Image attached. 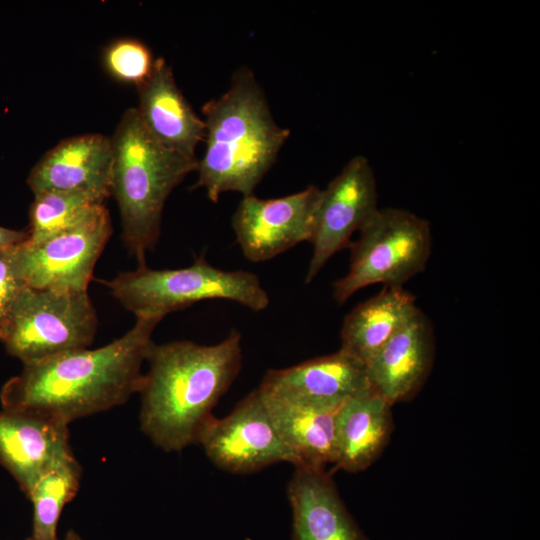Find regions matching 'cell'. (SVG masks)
Wrapping results in <instances>:
<instances>
[{"label":"cell","mask_w":540,"mask_h":540,"mask_svg":"<svg viewBox=\"0 0 540 540\" xmlns=\"http://www.w3.org/2000/svg\"><path fill=\"white\" fill-rule=\"evenodd\" d=\"M112 234L109 211L98 205L72 228L41 243L13 248L18 276L29 287L85 292L95 264Z\"/></svg>","instance_id":"cell-8"},{"label":"cell","mask_w":540,"mask_h":540,"mask_svg":"<svg viewBox=\"0 0 540 540\" xmlns=\"http://www.w3.org/2000/svg\"><path fill=\"white\" fill-rule=\"evenodd\" d=\"M111 142V196L119 207L122 239L138 266H144L146 254L160 237L165 202L196 170L198 158L186 157L156 142L142 125L136 108L125 111Z\"/></svg>","instance_id":"cell-4"},{"label":"cell","mask_w":540,"mask_h":540,"mask_svg":"<svg viewBox=\"0 0 540 540\" xmlns=\"http://www.w3.org/2000/svg\"><path fill=\"white\" fill-rule=\"evenodd\" d=\"M14 247L0 252V324L16 297L27 286L16 273L13 263Z\"/></svg>","instance_id":"cell-24"},{"label":"cell","mask_w":540,"mask_h":540,"mask_svg":"<svg viewBox=\"0 0 540 540\" xmlns=\"http://www.w3.org/2000/svg\"><path fill=\"white\" fill-rule=\"evenodd\" d=\"M97 326L96 310L87 291L26 286L0 324V341L25 365L88 348Z\"/></svg>","instance_id":"cell-7"},{"label":"cell","mask_w":540,"mask_h":540,"mask_svg":"<svg viewBox=\"0 0 540 540\" xmlns=\"http://www.w3.org/2000/svg\"><path fill=\"white\" fill-rule=\"evenodd\" d=\"M258 389L276 430L301 467L325 470L327 464H334L335 420L342 404L287 398Z\"/></svg>","instance_id":"cell-18"},{"label":"cell","mask_w":540,"mask_h":540,"mask_svg":"<svg viewBox=\"0 0 540 540\" xmlns=\"http://www.w3.org/2000/svg\"><path fill=\"white\" fill-rule=\"evenodd\" d=\"M98 205L102 204L80 192L43 191L34 194L26 242L38 244L72 228Z\"/></svg>","instance_id":"cell-22"},{"label":"cell","mask_w":540,"mask_h":540,"mask_svg":"<svg viewBox=\"0 0 540 540\" xmlns=\"http://www.w3.org/2000/svg\"><path fill=\"white\" fill-rule=\"evenodd\" d=\"M140 121L163 147L197 158L195 148L204 140L205 124L178 88L164 58L155 59L150 77L137 88Z\"/></svg>","instance_id":"cell-16"},{"label":"cell","mask_w":540,"mask_h":540,"mask_svg":"<svg viewBox=\"0 0 540 540\" xmlns=\"http://www.w3.org/2000/svg\"><path fill=\"white\" fill-rule=\"evenodd\" d=\"M321 189L308 186L271 199L244 196L232 216L236 242L245 258L264 262L310 241Z\"/></svg>","instance_id":"cell-11"},{"label":"cell","mask_w":540,"mask_h":540,"mask_svg":"<svg viewBox=\"0 0 540 540\" xmlns=\"http://www.w3.org/2000/svg\"><path fill=\"white\" fill-rule=\"evenodd\" d=\"M70 450L68 425L24 412L0 411V465L26 496L44 472Z\"/></svg>","instance_id":"cell-15"},{"label":"cell","mask_w":540,"mask_h":540,"mask_svg":"<svg viewBox=\"0 0 540 540\" xmlns=\"http://www.w3.org/2000/svg\"><path fill=\"white\" fill-rule=\"evenodd\" d=\"M81 474V466L72 450L44 472L27 496L33 505V523L26 540H58L57 526L62 510L76 496Z\"/></svg>","instance_id":"cell-21"},{"label":"cell","mask_w":540,"mask_h":540,"mask_svg":"<svg viewBox=\"0 0 540 540\" xmlns=\"http://www.w3.org/2000/svg\"><path fill=\"white\" fill-rule=\"evenodd\" d=\"M392 405L370 389L345 401L335 420V462L347 472L368 468L392 430Z\"/></svg>","instance_id":"cell-19"},{"label":"cell","mask_w":540,"mask_h":540,"mask_svg":"<svg viewBox=\"0 0 540 540\" xmlns=\"http://www.w3.org/2000/svg\"><path fill=\"white\" fill-rule=\"evenodd\" d=\"M110 293L137 317H160L194 303L222 299L248 309L265 310L270 298L257 275L212 266L202 255L178 269H151L146 265L119 273L104 282Z\"/></svg>","instance_id":"cell-5"},{"label":"cell","mask_w":540,"mask_h":540,"mask_svg":"<svg viewBox=\"0 0 540 540\" xmlns=\"http://www.w3.org/2000/svg\"><path fill=\"white\" fill-rule=\"evenodd\" d=\"M259 388L282 397L332 404H343L372 389L366 364L341 349L291 367L271 369Z\"/></svg>","instance_id":"cell-14"},{"label":"cell","mask_w":540,"mask_h":540,"mask_svg":"<svg viewBox=\"0 0 540 540\" xmlns=\"http://www.w3.org/2000/svg\"><path fill=\"white\" fill-rule=\"evenodd\" d=\"M146 361L139 414L142 432L166 452L196 443L212 410L238 376L241 334L232 330L222 341L152 343Z\"/></svg>","instance_id":"cell-2"},{"label":"cell","mask_w":540,"mask_h":540,"mask_svg":"<svg viewBox=\"0 0 540 540\" xmlns=\"http://www.w3.org/2000/svg\"><path fill=\"white\" fill-rule=\"evenodd\" d=\"M417 311L410 292L403 287H384L345 316L340 349L367 364Z\"/></svg>","instance_id":"cell-20"},{"label":"cell","mask_w":540,"mask_h":540,"mask_svg":"<svg viewBox=\"0 0 540 540\" xmlns=\"http://www.w3.org/2000/svg\"><path fill=\"white\" fill-rule=\"evenodd\" d=\"M377 203L374 171L366 157L356 155L321 189L309 241L313 252L306 284L313 281L333 255L349 247L352 235L378 209Z\"/></svg>","instance_id":"cell-10"},{"label":"cell","mask_w":540,"mask_h":540,"mask_svg":"<svg viewBox=\"0 0 540 540\" xmlns=\"http://www.w3.org/2000/svg\"><path fill=\"white\" fill-rule=\"evenodd\" d=\"M65 540H81V538L74 531H69L65 537Z\"/></svg>","instance_id":"cell-26"},{"label":"cell","mask_w":540,"mask_h":540,"mask_svg":"<svg viewBox=\"0 0 540 540\" xmlns=\"http://www.w3.org/2000/svg\"><path fill=\"white\" fill-rule=\"evenodd\" d=\"M359 233L349 245L347 274L333 284L337 303H345L358 290L373 284L403 287L425 270L431 253V229L420 216L402 208H378Z\"/></svg>","instance_id":"cell-6"},{"label":"cell","mask_w":540,"mask_h":540,"mask_svg":"<svg viewBox=\"0 0 540 540\" xmlns=\"http://www.w3.org/2000/svg\"><path fill=\"white\" fill-rule=\"evenodd\" d=\"M161 320L137 317L130 330L105 346L25 364L1 389L3 409L69 425L124 404L141 389L142 365Z\"/></svg>","instance_id":"cell-1"},{"label":"cell","mask_w":540,"mask_h":540,"mask_svg":"<svg viewBox=\"0 0 540 540\" xmlns=\"http://www.w3.org/2000/svg\"><path fill=\"white\" fill-rule=\"evenodd\" d=\"M292 540H366L325 470L295 468L287 486Z\"/></svg>","instance_id":"cell-17"},{"label":"cell","mask_w":540,"mask_h":540,"mask_svg":"<svg viewBox=\"0 0 540 540\" xmlns=\"http://www.w3.org/2000/svg\"><path fill=\"white\" fill-rule=\"evenodd\" d=\"M111 138L84 134L67 138L50 149L31 169L27 184L34 194L71 191L103 204L111 196Z\"/></svg>","instance_id":"cell-12"},{"label":"cell","mask_w":540,"mask_h":540,"mask_svg":"<svg viewBox=\"0 0 540 540\" xmlns=\"http://www.w3.org/2000/svg\"><path fill=\"white\" fill-rule=\"evenodd\" d=\"M205 152L195 188L216 203L222 193L252 195L290 135L274 120L265 93L248 67L238 68L229 89L202 107Z\"/></svg>","instance_id":"cell-3"},{"label":"cell","mask_w":540,"mask_h":540,"mask_svg":"<svg viewBox=\"0 0 540 540\" xmlns=\"http://www.w3.org/2000/svg\"><path fill=\"white\" fill-rule=\"evenodd\" d=\"M196 443L215 466L233 474H250L281 462L302 466L276 430L258 388L224 418L212 416Z\"/></svg>","instance_id":"cell-9"},{"label":"cell","mask_w":540,"mask_h":540,"mask_svg":"<svg viewBox=\"0 0 540 540\" xmlns=\"http://www.w3.org/2000/svg\"><path fill=\"white\" fill-rule=\"evenodd\" d=\"M433 359V329L418 309L367 362L370 386L391 405L409 400L425 382Z\"/></svg>","instance_id":"cell-13"},{"label":"cell","mask_w":540,"mask_h":540,"mask_svg":"<svg viewBox=\"0 0 540 540\" xmlns=\"http://www.w3.org/2000/svg\"><path fill=\"white\" fill-rule=\"evenodd\" d=\"M28 230H15L0 226V252L28 239Z\"/></svg>","instance_id":"cell-25"},{"label":"cell","mask_w":540,"mask_h":540,"mask_svg":"<svg viewBox=\"0 0 540 540\" xmlns=\"http://www.w3.org/2000/svg\"><path fill=\"white\" fill-rule=\"evenodd\" d=\"M103 63L113 78L138 88L150 77L155 59L144 43L125 38L116 40L105 48Z\"/></svg>","instance_id":"cell-23"}]
</instances>
